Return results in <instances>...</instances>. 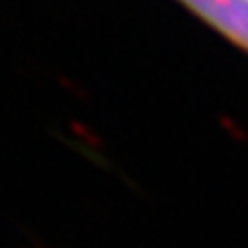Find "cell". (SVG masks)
Here are the masks:
<instances>
[{"label": "cell", "instance_id": "obj_1", "mask_svg": "<svg viewBox=\"0 0 248 248\" xmlns=\"http://www.w3.org/2000/svg\"><path fill=\"white\" fill-rule=\"evenodd\" d=\"M227 37L248 48V0H183Z\"/></svg>", "mask_w": 248, "mask_h": 248}]
</instances>
